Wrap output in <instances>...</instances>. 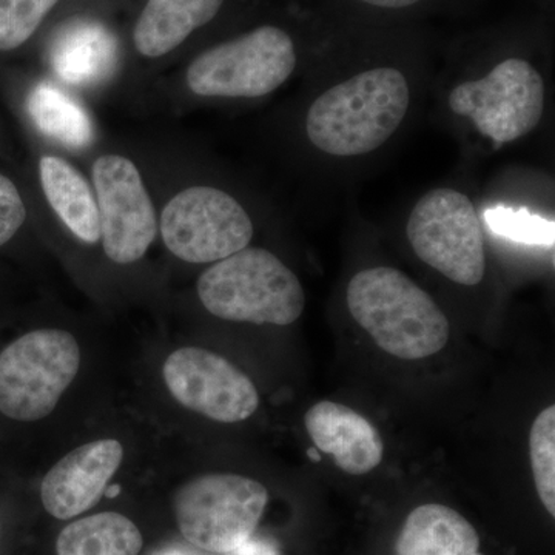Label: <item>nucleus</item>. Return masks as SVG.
<instances>
[{"label":"nucleus","mask_w":555,"mask_h":555,"mask_svg":"<svg viewBox=\"0 0 555 555\" xmlns=\"http://www.w3.org/2000/svg\"><path fill=\"white\" fill-rule=\"evenodd\" d=\"M80 349L67 331L28 332L0 352V412L39 422L56 409L78 375Z\"/></svg>","instance_id":"20e7f679"},{"label":"nucleus","mask_w":555,"mask_h":555,"mask_svg":"<svg viewBox=\"0 0 555 555\" xmlns=\"http://www.w3.org/2000/svg\"><path fill=\"white\" fill-rule=\"evenodd\" d=\"M545 82L528 61L506 60L488 76L460 83L449 94V107L473 120L496 145L517 141L539 126L545 112Z\"/></svg>","instance_id":"6e6552de"},{"label":"nucleus","mask_w":555,"mask_h":555,"mask_svg":"<svg viewBox=\"0 0 555 555\" xmlns=\"http://www.w3.org/2000/svg\"><path fill=\"white\" fill-rule=\"evenodd\" d=\"M60 0H0V51L20 49Z\"/></svg>","instance_id":"412c9836"},{"label":"nucleus","mask_w":555,"mask_h":555,"mask_svg":"<svg viewBox=\"0 0 555 555\" xmlns=\"http://www.w3.org/2000/svg\"><path fill=\"white\" fill-rule=\"evenodd\" d=\"M305 425L317 449L332 455L343 473L364 476L382 463L385 443L377 427L352 408L320 401L309 409Z\"/></svg>","instance_id":"ddd939ff"},{"label":"nucleus","mask_w":555,"mask_h":555,"mask_svg":"<svg viewBox=\"0 0 555 555\" xmlns=\"http://www.w3.org/2000/svg\"><path fill=\"white\" fill-rule=\"evenodd\" d=\"M27 219V207L11 179L0 173V247L13 240Z\"/></svg>","instance_id":"5701e85b"},{"label":"nucleus","mask_w":555,"mask_h":555,"mask_svg":"<svg viewBox=\"0 0 555 555\" xmlns=\"http://www.w3.org/2000/svg\"><path fill=\"white\" fill-rule=\"evenodd\" d=\"M297 67L294 40L264 25L201 53L185 80L204 98H261L280 89Z\"/></svg>","instance_id":"423d86ee"},{"label":"nucleus","mask_w":555,"mask_h":555,"mask_svg":"<svg viewBox=\"0 0 555 555\" xmlns=\"http://www.w3.org/2000/svg\"><path fill=\"white\" fill-rule=\"evenodd\" d=\"M409 104L411 89L400 69H367L313 101L306 118V133L327 155H367L396 133Z\"/></svg>","instance_id":"f257e3e1"},{"label":"nucleus","mask_w":555,"mask_h":555,"mask_svg":"<svg viewBox=\"0 0 555 555\" xmlns=\"http://www.w3.org/2000/svg\"><path fill=\"white\" fill-rule=\"evenodd\" d=\"M39 177L47 201L69 232L83 243H98L101 240L100 208L83 175L68 160L43 156L39 160Z\"/></svg>","instance_id":"f3484780"},{"label":"nucleus","mask_w":555,"mask_h":555,"mask_svg":"<svg viewBox=\"0 0 555 555\" xmlns=\"http://www.w3.org/2000/svg\"><path fill=\"white\" fill-rule=\"evenodd\" d=\"M224 555H280L276 547L264 540L248 539L246 543Z\"/></svg>","instance_id":"b1692460"},{"label":"nucleus","mask_w":555,"mask_h":555,"mask_svg":"<svg viewBox=\"0 0 555 555\" xmlns=\"http://www.w3.org/2000/svg\"><path fill=\"white\" fill-rule=\"evenodd\" d=\"M268 502V489L254 478L207 474L178 489L173 511L190 545L228 554L251 539Z\"/></svg>","instance_id":"39448f33"},{"label":"nucleus","mask_w":555,"mask_h":555,"mask_svg":"<svg viewBox=\"0 0 555 555\" xmlns=\"http://www.w3.org/2000/svg\"><path fill=\"white\" fill-rule=\"evenodd\" d=\"M476 528L443 505H423L409 514L397 540V555H481Z\"/></svg>","instance_id":"dca6fc26"},{"label":"nucleus","mask_w":555,"mask_h":555,"mask_svg":"<svg viewBox=\"0 0 555 555\" xmlns=\"http://www.w3.org/2000/svg\"><path fill=\"white\" fill-rule=\"evenodd\" d=\"M105 255L120 266L144 258L158 233L155 206L133 160L104 155L93 164Z\"/></svg>","instance_id":"9d476101"},{"label":"nucleus","mask_w":555,"mask_h":555,"mask_svg":"<svg viewBox=\"0 0 555 555\" xmlns=\"http://www.w3.org/2000/svg\"><path fill=\"white\" fill-rule=\"evenodd\" d=\"M160 235L181 261L206 264L248 247L254 238V222L229 193L193 185L164 207Z\"/></svg>","instance_id":"1a4fd4ad"},{"label":"nucleus","mask_w":555,"mask_h":555,"mask_svg":"<svg viewBox=\"0 0 555 555\" xmlns=\"http://www.w3.org/2000/svg\"><path fill=\"white\" fill-rule=\"evenodd\" d=\"M159 555H198V554L190 553V551H184V550H170V551H166V553H163Z\"/></svg>","instance_id":"a878e982"},{"label":"nucleus","mask_w":555,"mask_h":555,"mask_svg":"<svg viewBox=\"0 0 555 555\" xmlns=\"http://www.w3.org/2000/svg\"><path fill=\"white\" fill-rule=\"evenodd\" d=\"M196 288L211 315L235 323L288 326L306 306L298 276L264 248L246 247L215 262Z\"/></svg>","instance_id":"7ed1b4c3"},{"label":"nucleus","mask_w":555,"mask_h":555,"mask_svg":"<svg viewBox=\"0 0 555 555\" xmlns=\"http://www.w3.org/2000/svg\"><path fill=\"white\" fill-rule=\"evenodd\" d=\"M224 0H147L133 30L134 49L160 57L214 21Z\"/></svg>","instance_id":"4468645a"},{"label":"nucleus","mask_w":555,"mask_h":555,"mask_svg":"<svg viewBox=\"0 0 555 555\" xmlns=\"http://www.w3.org/2000/svg\"><path fill=\"white\" fill-rule=\"evenodd\" d=\"M144 545L141 531L130 518L101 513L79 518L62 529L57 555H139Z\"/></svg>","instance_id":"a211bd4d"},{"label":"nucleus","mask_w":555,"mask_h":555,"mask_svg":"<svg viewBox=\"0 0 555 555\" xmlns=\"http://www.w3.org/2000/svg\"><path fill=\"white\" fill-rule=\"evenodd\" d=\"M116 40L91 21H78L57 35L51 46V67L64 82L87 87L101 82L115 68Z\"/></svg>","instance_id":"2eb2a0df"},{"label":"nucleus","mask_w":555,"mask_h":555,"mask_svg":"<svg viewBox=\"0 0 555 555\" xmlns=\"http://www.w3.org/2000/svg\"><path fill=\"white\" fill-rule=\"evenodd\" d=\"M529 455L537 494L555 516V406L543 409L529 433Z\"/></svg>","instance_id":"aec40b11"},{"label":"nucleus","mask_w":555,"mask_h":555,"mask_svg":"<svg viewBox=\"0 0 555 555\" xmlns=\"http://www.w3.org/2000/svg\"><path fill=\"white\" fill-rule=\"evenodd\" d=\"M369 5L379 7V9H406L414 5L420 0H363Z\"/></svg>","instance_id":"393cba45"},{"label":"nucleus","mask_w":555,"mask_h":555,"mask_svg":"<svg viewBox=\"0 0 555 555\" xmlns=\"http://www.w3.org/2000/svg\"><path fill=\"white\" fill-rule=\"evenodd\" d=\"M122 460L124 447L112 438L69 452L51 467L40 485L47 513L57 520H68L96 506Z\"/></svg>","instance_id":"f8f14e48"},{"label":"nucleus","mask_w":555,"mask_h":555,"mask_svg":"<svg viewBox=\"0 0 555 555\" xmlns=\"http://www.w3.org/2000/svg\"><path fill=\"white\" fill-rule=\"evenodd\" d=\"M347 306L377 346L401 360H423L448 345L451 327L447 315L400 270L358 272L347 286Z\"/></svg>","instance_id":"f03ea898"},{"label":"nucleus","mask_w":555,"mask_h":555,"mask_svg":"<svg viewBox=\"0 0 555 555\" xmlns=\"http://www.w3.org/2000/svg\"><path fill=\"white\" fill-rule=\"evenodd\" d=\"M486 222L496 235L532 246H553L554 222L526 210L496 207L486 211Z\"/></svg>","instance_id":"4be33fe9"},{"label":"nucleus","mask_w":555,"mask_h":555,"mask_svg":"<svg viewBox=\"0 0 555 555\" xmlns=\"http://www.w3.org/2000/svg\"><path fill=\"white\" fill-rule=\"evenodd\" d=\"M408 240L416 257L463 286L481 283L485 235L473 201L452 189L427 192L412 208Z\"/></svg>","instance_id":"0eeeda50"},{"label":"nucleus","mask_w":555,"mask_h":555,"mask_svg":"<svg viewBox=\"0 0 555 555\" xmlns=\"http://www.w3.org/2000/svg\"><path fill=\"white\" fill-rule=\"evenodd\" d=\"M27 112L39 131L68 149H86L93 142L94 127L87 109L53 83L40 82L30 91Z\"/></svg>","instance_id":"6ab92c4d"},{"label":"nucleus","mask_w":555,"mask_h":555,"mask_svg":"<svg viewBox=\"0 0 555 555\" xmlns=\"http://www.w3.org/2000/svg\"><path fill=\"white\" fill-rule=\"evenodd\" d=\"M164 382L189 411L218 423H240L259 406L254 382L224 357L201 347H181L167 358Z\"/></svg>","instance_id":"9b49d317"}]
</instances>
